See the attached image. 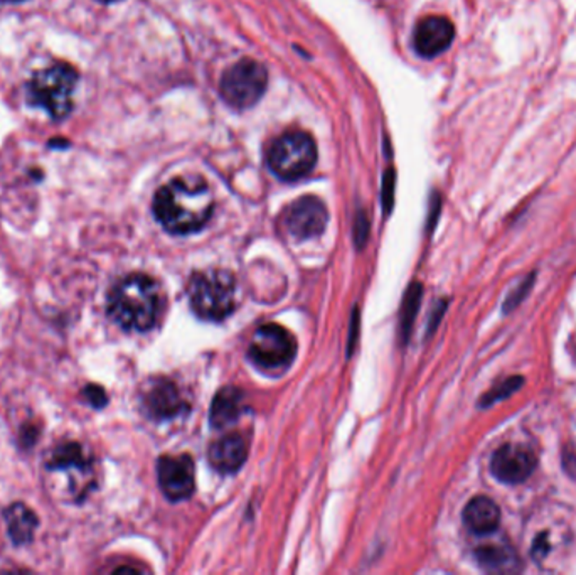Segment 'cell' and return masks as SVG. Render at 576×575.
Listing matches in <instances>:
<instances>
[{"mask_svg": "<svg viewBox=\"0 0 576 575\" xmlns=\"http://www.w3.org/2000/svg\"><path fill=\"white\" fill-rule=\"evenodd\" d=\"M155 219L173 235H189L206 227L215 211V197L199 176L177 177L153 197Z\"/></svg>", "mask_w": 576, "mask_h": 575, "instance_id": "obj_1", "label": "cell"}, {"mask_svg": "<svg viewBox=\"0 0 576 575\" xmlns=\"http://www.w3.org/2000/svg\"><path fill=\"white\" fill-rule=\"evenodd\" d=\"M44 483L56 499L81 503L97 486L95 457L77 441L55 445L44 459Z\"/></svg>", "mask_w": 576, "mask_h": 575, "instance_id": "obj_2", "label": "cell"}, {"mask_svg": "<svg viewBox=\"0 0 576 575\" xmlns=\"http://www.w3.org/2000/svg\"><path fill=\"white\" fill-rule=\"evenodd\" d=\"M161 285L145 273H131L109 293V315L125 331H151L162 311Z\"/></svg>", "mask_w": 576, "mask_h": 575, "instance_id": "obj_3", "label": "cell"}, {"mask_svg": "<svg viewBox=\"0 0 576 575\" xmlns=\"http://www.w3.org/2000/svg\"><path fill=\"white\" fill-rule=\"evenodd\" d=\"M187 295L197 317L223 321L236 309V279L219 269L196 272L191 275Z\"/></svg>", "mask_w": 576, "mask_h": 575, "instance_id": "obj_4", "label": "cell"}, {"mask_svg": "<svg viewBox=\"0 0 576 575\" xmlns=\"http://www.w3.org/2000/svg\"><path fill=\"white\" fill-rule=\"evenodd\" d=\"M77 87V71L71 66L56 63L29 80L26 95L36 109L43 110L51 119L61 120L73 109Z\"/></svg>", "mask_w": 576, "mask_h": 575, "instance_id": "obj_5", "label": "cell"}, {"mask_svg": "<svg viewBox=\"0 0 576 575\" xmlns=\"http://www.w3.org/2000/svg\"><path fill=\"white\" fill-rule=\"evenodd\" d=\"M267 161L280 179H302L316 167V142L304 131L283 132L268 147Z\"/></svg>", "mask_w": 576, "mask_h": 575, "instance_id": "obj_6", "label": "cell"}, {"mask_svg": "<svg viewBox=\"0 0 576 575\" xmlns=\"http://www.w3.org/2000/svg\"><path fill=\"white\" fill-rule=\"evenodd\" d=\"M268 73L265 66L255 59H241L225 71L219 83L221 97L233 109L253 107L265 93Z\"/></svg>", "mask_w": 576, "mask_h": 575, "instance_id": "obj_7", "label": "cell"}, {"mask_svg": "<svg viewBox=\"0 0 576 575\" xmlns=\"http://www.w3.org/2000/svg\"><path fill=\"white\" fill-rule=\"evenodd\" d=\"M297 355L295 337L278 325H263L251 337L248 357L263 371H283Z\"/></svg>", "mask_w": 576, "mask_h": 575, "instance_id": "obj_8", "label": "cell"}, {"mask_svg": "<svg viewBox=\"0 0 576 575\" xmlns=\"http://www.w3.org/2000/svg\"><path fill=\"white\" fill-rule=\"evenodd\" d=\"M329 221L327 208L316 196H304L283 211L282 223L287 233L297 240L317 239L324 233Z\"/></svg>", "mask_w": 576, "mask_h": 575, "instance_id": "obj_9", "label": "cell"}, {"mask_svg": "<svg viewBox=\"0 0 576 575\" xmlns=\"http://www.w3.org/2000/svg\"><path fill=\"white\" fill-rule=\"evenodd\" d=\"M159 486L171 501H184L196 491V471L191 456H162L157 463Z\"/></svg>", "mask_w": 576, "mask_h": 575, "instance_id": "obj_10", "label": "cell"}, {"mask_svg": "<svg viewBox=\"0 0 576 575\" xmlns=\"http://www.w3.org/2000/svg\"><path fill=\"white\" fill-rule=\"evenodd\" d=\"M496 478L508 484H519L529 478L536 469V456L528 447L518 444L502 445L490 461Z\"/></svg>", "mask_w": 576, "mask_h": 575, "instance_id": "obj_11", "label": "cell"}, {"mask_svg": "<svg viewBox=\"0 0 576 575\" xmlns=\"http://www.w3.org/2000/svg\"><path fill=\"white\" fill-rule=\"evenodd\" d=\"M141 403L145 412L155 421H169L187 410V403L183 400L181 391L167 378L151 380L143 389Z\"/></svg>", "mask_w": 576, "mask_h": 575, "instance_id": "obj_12", "label": "cell"}, {"mask_svg": "<svg viewBox=\"0 0 576 575\" xmlns=\"http://www.w3.org/2000/svg\"><path fill=\"white\" fill-rule=\"evenodd\" d=\"M454 37L456 27L452 22L442 16H428L414 29V49L424 58H435L450 48Z\"/></svg>", "mask_w": 576, "mask_h": 575, "instance_id": "obj_13", "label": "cell"}, {"mask_svg": "<svg viewBox=\"0 0 576 575\" xmlns=\"http://www.w3.org/2000/svg\"><path fill=\"white\" fill-rule=\"evenodd\" d=\"M207 457L209 464L218 473L233 474L245 464L248 457V447L241 435L228 434L211 444Z\"/></svg>", "mask_w": 576, "mask_h": 575, "instance_id": "obj_14", "label": "cell"}, {"mask_svg": "<svg viewBox=\"0 0 576 575\" xmlns=\"http://www.w3.org/2000/svg\"><path fill=\"white\" fill-rule=\"evenodd\" d=\"M462 516L470 532L476 535H490L499 527L500 510L492 499L477 496L468 501Z\"/></svg>", "mask_w": 576, "mask_h": 575, "instance_id": "obj_15", "label": "cell"}, {"mask_svg": "<svg viewBox=\"0 0 576 575\" xmlns=\"http://www.w3.org/2000/svg\"><path fill=\"white\" fill-rule=\"evenodd\" d=\"M245 410V393L236 387H225L216 393L209 422L215 429H225L231 423L236 422L239 415Z\"/></svg>", "mask_w": 576, "mask_h": 575, "instance_id": "obj_16", "label": "cell"}, {"mask_svg": "<svg viewBox=\"0 0 576 575\" xmlns=\"http://www.w3.org/2000/svg\"><path fill=\"white\" fill-rule=\"evenodd\" d=\"M5 525H7V532L12 542L22 545L33 538L34 532L37 528V518L33 510L17 503L5 511Z\"/></svg>", "mask_w": 576, "mask_h": 575, "instance_id": "obj_17", "label": "cell"}, {"mask_svg": "<svg viewBox=\"0 0 576 575\" xmlns=\"http://www.w3.org/2000/svg\"><path fill=\"white\" fill-rule=\"evenodd\" d=\"M477 557L480 564L486 565L490 570H509L512 564H518L511 547L486 545L478 548Z\"/></svg>", "mask_w": 576, "mask_h": 575, "instance_id": "obj_18", "label": "cell"}, {"mask_svg": "<svg viewBox=\"0 0 576 575\" xmlns=\"http://www.w3.org/2000/svg\"><path fill=\"white\" fill-rule=\"evenodd\" d=\"M418 303H420V287L414 285L412 291H408L406 303H404V314H403L402 319L403 335H408V331H410V327H412L414 311L418 309Z\"/></svg>", "mask_w": 576, "mask_h": 575, "instance_id": "obj_19", "label": "cell"}, {"mask_svg": "<svg viewBox=\"0 0 576 575\" xmlns=\"http://www.w3.org/2000/svg\"><path fill=\"white\" fill-rule=\"evenodd\" d=\"M85 397H87L88 402L91 403L93 407H97V409L103 407L107 403V393L99 385H88V389L85 390Z\"/></svg>", "mask_w": 576, "mask_h": 575, "instance_id": "obj_20", "label": "cell"}, {"mask_svg": "<svg viewBox=\"0 0 576 575\" xmlns=\"http://www.w3.org/2000/svg\"><path fill=\"white\" fill-rule=\"evenodd\" d=\"M382 201L386 205V209L392 208L393 201V173L390 171L386 176V185H384V193H382Z\"/></svg>", "mask_w": 576, "mask_h": 575, "instance_id": "obj_21", "label": "cell"}, {"mask_svg": "<svg viewBox=\"0 0 576 575\" xmlns=\"http://www.w3.org/2000/svg\"><path fill=\"white\" fill-rule=\"evenodd\" d=\"M0 2H12V4H16V2H24V0H0Z\"/></svg>", "mask_w": 576, "mask_h": 575, "instance_id": "obj_22", "label": "cell"}, {"mask_svg": "<svg viewBox=\"0 0 576 575\" xmlns=\"http://www.w3.org/2000/svg\"><path fill=\"white\" fill-rule=\"evenodd\" d=\"M99 2H119V0H99Z\"/></svg>", "mask_w": 576, "mask_h": 575, "instance_id": "obj_23", "label": "cell"}]
</instances>
